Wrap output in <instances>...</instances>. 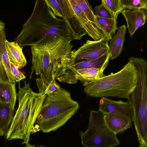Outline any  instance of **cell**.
I'll return each mask as SVG.
<instances>
[{"mask_svg":"<svg viewBox=\"0 0 147 147\" xmlns=\"http://www.w3.org/2000/svg\"><path fill=\"white\" fill-rule=\"evenodd\" d=\"M58 36L69 42L75 40L66 19L57 18L44 0H36L30 17L14 40L22 48L36 45L49 37Z\"/></svg>","mask_w":147,"mask_h":147,"instance_id":"6da1fadb","label":"cell"},{"mask_svg":"<svg viewBox=\"0 0 147 147\" xmlns=\"http://www.w3.org/2000/svg\"><path fill=\"white\" fill-rule=\"evenodd\" d=\"M73 45L58 36L49 37L31 46L32 67L40 78L36 79L38 92L49 93L56 82L54 72L64 60L69 59Z\"/></svg>","mask_w":147,"mask_h":147,"instance_id":"7a4b0ae2","label":"cell"},{"mask_svg":"<svg viewBox=\"0 0 147 147\" xmlns=\"http://www.w3.org/2000/svg\"><path fill=\"white\" fill-rule=\"evenodd\" d=\"M24 84L21 87L19 82L18 106L5 138L8 141L22 139V144L32 147L29 143L30 133L46 94L34 92L26 81Z\"/></svg>","mask_w":147,"mask_h":147,"instance_id":"3957f363","label":"cell"},{"mask_svg":"<svg viewBox=\"0 0 147 147\" xmlns=\"http://www.w3.org/2000/svg\"><path fill=\"white\" fill-rule=\"evenodd\" d=\"M79 108V103L72 99L70 93L60 87L46 94L32 130L35 129V132L41 130L45 133L56 131L72 117Z\"/></svg>","mask_w":147,"mask_h":147,"instance_id":"277c9868","label":"cell"},{"mask_svg":"<svg viewBox=\"0 0 147 147\" xmlns=\"http://www.w3.org/2000/svg\"><path fill=\"white\" fill-rule=\"evenodd\" d=\"M137 70L129 61L119 72L105 75L85 86L84 92L92 97H116L128 99L136 87Z\"/></svg>","mask_w":147,"mask_h":147,"instance_id":"5b68a950","label":"cell"},{"mask_svg":"<svg viewBox=\"0 0 147 147\" xmlns=\"http://www.w3.org/2000/svg\"><path fill=\"white\" fill-rule=\"evenodd\" d=\"M129 61L137 70L136 85L128 100L134 112V122L140 144L139 147H147V61L143 58L132 57Z\"/></svg>","mask_w":147,"mask_h":147,"instance_id":"8992f818","label":"cell"},{"mask_svg":"<svg viewBox=\"0 0 147 147\" xmlns=\"http://www.w3.org/2000/svg\"><path fill=\"white\" fill-rule=\"evenodd\" d=\"M79 135L84 146L114 147L120 144L117 134L107 125L104 113L99 109L90 111L87 128L84 132L80 131Z\"/></svg>","mask_w":147,"mask_h":147,"instance_id":"52a82bcc","label":"cell"},{"mask_svg":"<svg viewBox=\"0 0 147 147\" xmlns=\"http://www.w3.org/2000/svg\"><path fill=\"white\" fill-rule=\"evenodd\" d=\"M108 42L103 39L87 40L78 49L71 51L68 63L81 59L94 60L101 57L109 52Z\"/></svg>","mask_w":147,"mask_h":147,"instance_id":"ba28073f","label":"cell"},{"mask_svg":"<svg viewBox=\"0 0 147 147\" xmlns=\"http://www.w3.org/2000/svg\"><path fill=\"white\" fill-rule=\"evenodd\" d=\"M110 52L101 57L94 60L81 59L72 63H68L64 66L56 69L53 76L56 79L73 71L80 69L96 67L105 69L109 63Z\"/></svg>","mask_w":147,"mask_h":147,"instance_id":"9c48e42d","label":"cell"},{"mask_svg":"<svg viewBox=\"0 0 147 147\" xmlns=\"http://www.w3.org/2000/svg\"><path fill=\"white\" fill-rule=\"evenodd\" d=\"M70 3L74 13L86 34L95 40L103 39L108 42L111 39L103 31L95 26L88 19L80 8L74 0H68Z\"/></svg>","mask_w":147,"mask_h":147,"instance_id":"30bf717a","label":"cell"},{"mask_svg":"<svg viewBox=\"0 0 147 147\" xmlns=\"http://www.w3.org/2000/svg\"><path fill=\"white\" fill-rule=\"evenodd\" d=\"M5 25L0 21V81L16 83L14 79L7 52Z\"/></svg>","mask_w":147,"mask_h":147,"instance_id":"8fae6325","label":"cell"},{"mask_svg":"<svg viewBox=\"0 0 147 147\" xmlns=\"http://www.w3.org/2000/svg\"><path fill=\"white\" fill-rule=\"evenodd\" d=\"M99 109L104 113H110L126 117L133 121V110L131 103L128 100L115 101L102 97L99 101Z\"/></svg>","mask_w":147,"mask_h":147,"instance_id":"7c38bea8","label":"cell"},{"mask_svg":"<svg viewBox=\"0 0 147 147\" xmlns=\"http://www.w3.org/2000/svg\"><path fill=\"white\" fill-rule=\"evenodd\" d=\"M121 12L126 20L127 28L131 37L140 27L145 24L146 16L143 9L131 10L124 9Z\"/></svg>","mask_w":147,"mask_h":147,"instance_id":"4fadbf2b","label":"cell"},{"mask_svg":"<svg viewBox=\"0 0 147 147\" xmlns=\"http://www.w3.org/2000/svg\"><path fill=\"white\" fill-rule=\"evenodd\" d=\"M104 118L107 126L116 134L123 132L131 126L132 120L122 115L106 113H104Z\"/></svg>","mask_w":147,"mask_h":147,"instance_id":"5bb4252c","label":"cell"},{"mask_svg":"<svg viewBox=\"0 0 147 147\" xmlns=\"http://www.w3.org/2000/svg\"><path fill=\"white\" fill-rule=\"evenodd\" d=\"M5 42L10 62L18 66L20 69L24 67L27 62L22 52L23 48L15 41L9 42L6 40Z\"/></svg>","mask_w":147,"mask_h":147,"instance_id":"9a60e30c","label":"cell"},{"mask_svg":"<svg viewBox=\"0 0 147 147\" xmlns=\"http://www.w3.org/2000/svg\"><path fill=\"white\" fill-rule=\"evenodd\" d=\"M126 30V27L125 25L120 27L110 41L109 47L111 59H113L119 56L122 51Z\"/></svg>","mask_w":147,"mask_h":147,"instance_id":"2e32d148","label":"cell"},{"mask_svg":"<svg viewBox=\"0 0 147 147\" xmlns=\"http://www.w3.org/2000/svg\"><path fill=\"white\" fill-rule=\"evenodd\" d=\"M14 107L10 104L0 101V136H5L13 118Z\"/></svg>","mask_w":147,"mask_h":147,"instance_id":"e0dca14e","label":"cell"},{"mask_svg":"<svg viewBox=\"0 0 147 147\" xmlns=\"http://www.w3.org/2000/svg\"><path fill=\"white\" fill-rule=\"evenodd\" d=\"M16 84L0 81V101L10 104L14 107L17 96Z\"/></svg>","mask_w":147,"mask_h":147,"instance_id":"ac0fdd59","label":"cell"},{"mask_svg":"<svg viewBox=\"0 0 147 147\" xmlns=\"http://www.w3.org/2000/svg\"><path fill=\"white\" fill-rule=\"evenodd\" d=\"M118 14L113 18H104L95 16L98 25L111 40L116 30L118 29L117 26V18Z\"/></svg>","mask_w":147,"mask_h":147,"instance_id":"d6986e66","label":"cell"},{"mask_svg":"<svg viewBox=\"0 0 147 147\" xmlns=\"http://www.w3.org/2000/svg\"><path fill=\"white\" fill-rule=\"evenodd\" d=\"M66 18L70 26L76 27L79 26L80 22L74 15L73 11L70 3L68 0H59Z\"/></svg>","mask_w":147,"mask_h":147,"instance_id":"ffe728a7","label":"cell"},{"mask_svg":"<svg viewBox=\"0 0 147 147\" xmlns=\"http://www.w3.org/2000/svg\"><path fill=\"white\" fill-rule=\"evenodd\" d=\"M74 1L90 21L97 28L104 32L98 25L92 7L88 0H74Z\"/></svg>","mask_w":147,"mask_h":147,"instance_id":"44dd1931","label":"cell"},{"mask_svg":"<svg viewBox=\"0 0 147 147\" xmlns=\"http://www.w3.org/2000/svg\"><path fill=\"white\" fill-rule=\"evenodd\" d=\"M94 14L96 16L106 18H113L115 15L102 3L95 7L94 9Z\"/></svg>","mask_w":147,"mask_h":147,"instance_id":"7402d4cb","label":"cell"},{"mask_svg":"<svg viewBox=\"0 0 147 147\" xmlns=\"http://www.w3.org/2000/svg\"><path fill=\"white\" fill-rule=\"evenodd\" d=\"M121 3L123 9H144L147 11L146 5L140 0H121Z\"/></svg>","mask_w":147,"mask_h":147,"instance_id":"603a6c76","label":"cell"},{"mask_svg":"<svg viewBox=\"0 0 147 147\" xmlns=\"http://www.w3.org/2000/svg\"><path fill=\"white\" fill-rule=\"evenodd\" d=\"M55 15L66 19L59 0H44Z\"/></svg>","mask_w":147,"mask_h":147,"instance_id":"cb8c5ba5","label":"cell"},{"mask_svg":"<svg viewBox=\"0 0 147 147\" xmlns=\"http://www.w3.org/2000/svg\"><path fill=\"white\" fill-rule=\"evenodd\" d=\"M103 3L115 15L121 12L123 9L122 7L121 0H101Z\"/></svg>","mask_w":147,"mask_h":147,"instance_id":"d4e9b609","label":"cell"},{"mask_svg":"<svg viewBox=\"0 0 147 147\" xmlns=\"http://www.w3.org/2000/svg\"><path fill=\"white\" fill-rule=\"evenodd\" d=\"M10 64L11 70L16 82H19L26 78L24 74L20 70L18 66L11 62Z\"/></svg>","mask_w":147,"mask_h":147,"instance_id":"484cf974","label":"cell"},{"mask_svg":"<svg viewBox=\"0 0 147 147\" xmlns=\"http://www.w3.org/2000/svg\"><path fill=\"white\" fill-rule=\"evenodd\" d=\"M146 5L147 7V0H140Z\"/></svg>","mask_w":147,"mask_h":147,"instance_id":"4316f807","label":"cell"}]
</instances>
